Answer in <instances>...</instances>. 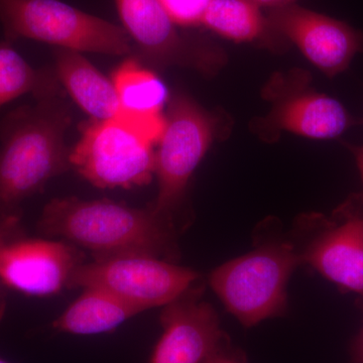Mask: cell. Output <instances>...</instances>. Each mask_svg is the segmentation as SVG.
Segmentation results:
<instances>
[{"label": "cell", "instance_id": "22", "mask_svg": "<svg viewBox=\"0 0 363 363\" xmlns=\"http://www.w3.org/2000/svg\"><path fill=\"white\" fill-rule=\"evenodd\" d=\"M359 307L363 313V298L359 301ZM352 363H363V325L352 346Z\"/></svg>", "mask_w": 363, "mask_h": 363}, {"label": "cell", "instance_id": "8", "mask_svg": "<svg viewBox=\"0 0 363 363\" xmlns=\"http://www.w3.org/2000/svg\"><path fill=\"white\" fill-rule=\"evenodd\" d=\"M267 20L272 32L297 45L306 58L328 77L345 71L363 50L362 32L296 4L269 9Z\"/></svg>", "mask_w": 363, "mask_h": 363}, {"label": "cell", "instance_id": "12", "mask_svg": "<svg viewBox=\"0 0 363 363\" xmlns=\"http://www.w3.org/2000/svg\"><path fill=\"white\" fill-rule=\"evenodd\" d=\"M111 80L119 102L116 121L152 145L159 143L166 128L162 111L168 92L164 83L135 59L125 60Z\"/></svg>", "mask_w": 363, "mask_h": 363}, {"label": "cell", "instance_id": "11", "mask_svg": "<svg viewBox=\"0 0 363 363\" xmlns=\"http://www.w3.org/2000/svg\"><path fill=\"white\" fill-rule=\"evenodd\" d=\"M341 222L328 227L307 247L309 264L341 290L363 296V210L358 197L339 210Z\"/></svg>", "mask_w": 363, "mask_h": 363}, {"label": "cell", "instance_id": "16", "mask_svg": "<svg viewBox=\"0 0 363 363\" xmlns=\"http://www.w3.org/2000/svg\"><path fill=\"white\" fill-rule=\"evenodd\" d=\"M140 310L104 289L87 286L54 323L56 330L76 335L113 331Z\"/></svg>", "mask_w": 363, "mask_h": 363}, {"label": "cell", "instance_id": "26", "mask_svg": "<svg viewBox=\"0 0 363 363\" xmlns=\"http://www.w3.org/2000/svg\"><path fill=\"white\" fill-rule=\"evenodd\" d=\"M0 363H9V362H6V360L1 359V358H0Z\"/></svg>", "mask_w": 363, "mask_h": 363}, {"label": "cell", "instance_id": "13", "mask_svg": "<svg viewBox=\"0 0 363 363\" xmlns=\"http://www.w3.org/2000/svg\"><path fill=\"white\" fill-rule=\"evenodd\" d=\"M123 28L143 54L161 62L189 59L191 48L159 0H116Z\"/></svg>", "mask_w": 363, "mask_h": 363}, {"label": "cell", "instance_id": "3", "mask_svg": "<svg viewBox=\"0 0 363 363\" xmlns=\"http://www.w3.org/2000/svg\"><path fill=\"white\" fill-rule=\"evenodd\" d=\"M302 264L290 243H267L215 269L209 283L227 311L252 327L285 313L289 279Z\"/></svg>", "mask_w": 363, "mask_h": 363}, {"label": "cell", "instance_id": "14", "mask_svg": "<svg viewBox=\"0 0 363 363\" xmlns=\"http://www.w3.org/2000/svg\"><path fill=\"white\" fill-rule=\"evenodd\" d=\"M277 128L305 138H337L350 128L351 117L340 102L316 92L298 93L278 104L271 116Z\"/></svg>", "mask_w": 363, "mask_h": 363}, {"label": "cell", "instance_id": "23", "mask_svg": "<svg viewBox=\"0 0 363 363\" xmlns=\"http://www.w3.org/2000/svg\"><path fill=\"white\" fill-rule=\"evenodd\" d=\"M259 7H269V9H278L295 4L297 0H250Z\"/></svg>", "mask_w": 363, "mask_h": 363}, {"label": "cell", "instance_id": "15", "mask_svg": "<svg viewBox=\"0 0 363 363\" xmlns=\"http://www.w3.org/2000/svg\"><path fill=\"white\" fill-rule=\"evenodd\" d=\"M56 75L76 104L94 118L116 119L119 102L116 86L80 52L59 48L55 52Z\"/></svg>", "mask_w": 363, "mask_h": 363}, {"label": "cell", "instance_id": "18", "mask_svg": "<svg viewBox=\"0 0 363 363\" xmlns=\"http://www.w3.org/2000/svg\"><path fill=\"white\" fill-rule=\"evenodd\" d=\"M59 92L51 71L35 70L9 40L0 43V108L28 93L39 97Z\"/></svg>", "mask_w": 363, "mask_h": 363}, {"label": "cell", "instance_id": "21", "mask_svg": "<svg viewBox=\"0 0 363 363\" xmlns=\"http://www.w3.org/2000/svg\"><path fill=\"white\" fill-rule=\"evenodd\" d=\"M18 217L0 219V247H4L9 241L20 238V225Z\"/></svg>", "mask_w": 363, "mask_h": 363}, {"label": "cell", "instance_id": "6", "mask_svg": "<svg viewBox=\"0 0 363 363\" xmlns=\"http://www.w3.org/2000/svg\"><path fill=\"white\" fill-rule=\"evenodd\" d=\"M152 147L116 119L95 121L70 150V164L96 187H138L149 184L156 171Z\"/></svg>", "mask_w": 363, "mask_h": 363}, {"label": "cell", "instance_id": "24", "mask_svg": "<svg viewBox=\"0 0 363 363\" xmlns=\"http://www.w3.org/2000/svg\"><path fill=\"white\" fill-rule=\"evenodd\" d=\"M353 154L357 159V166L359 168L360 174H362L363 180V147H353Z\"/></svg>", "mask_w": 363, "mask_h": 363}, {"label": "cell", "instance_id": "9", "mask_svg": "<svg viewBox=\"0 0 363 363\" xmlns=\"http://www.w3.org/2000/svg\"><path fill=\"white\" fill-rule=\"evenodd\" d=\"M83 264L82 253L64 241L14 238L0 247V281L35 297L61 292Z\"/></svg>", "mask_w": 363, "mask_h": 363}, {"label": "cell", "instance_id": "20", "mask_svg": "<svg viewBox=\"0 0 363 363\" xmlns=\"http://www.w3.org/2000/svg\"><path fill=\"white\" fill-rule=\"evenodd\" d=\"M204 363H247L240 350H235L226 341L216 352L213 353Z\"/></svg>", "mask_w": 363, "mask_h": 363}, {"label": "cell", "instance_id": "10", "mask_svg": "<svg viewBox=\"0 0 363 363\" xmlns=\"http://www.w3.org/2000/svg\"><path fill=\"white\" fill-rule=\"evenodd\" d=\"M201 291L193 286L164 306V331L150 363H204L228 341L214 308L200 298Z\"/></svg>", "mask_w": 363, "mask_h": 363}, {"label": "cell", "instance_id": "1", "mask_svg": "<svg viewBox=\"0 0 363 363\" xmlns=\"http://www.w3.org/2000/svg\"><path fill=\"white\" fill-rule=\"evenodd\" d=\"M38 227L40 233L90 250L95 259L147 255L171 262L179 252L172 219L152 207L58 198L45 205Z\"/></svg>", "mask_w": 363, "mask_h": 363}, {"label": "cell", "instance_id": "25", "mask_svg": "<svg viewBox=\"0 0 363 363\" xmlns=\"http://www.w3.org/2000/svg\"><path fill=\"white\" fill-rule=\"evenodd\" d=\"M4 286H6L0 281V320L4 317L6 306V292H4Z\"/></svg>", "mask_w": 363, "mask_h": 363}, {"label": "cell", "instance_id": "7", "mask_svg": "<svg viewBox=\"0 0 363 363\" xmlns=\"http://www.w3.org/2000/svg\"><path fill=\"white\" fill-rule=\"evenodd\" d=\"M214 130V119L202 107L183 95L173 98L156 152L159 191L152 208L157 213L172 219L191 176L211 145Z\"/></svg>", "mask_w": 363, "mask_h": 363}, {"label": "cell", "instance_id": "4", "mask_svg": "<svg viewBox=\"0 0 363 363\" xmlns=\"http://www.w3.org/2000/svg\"><path fill=\"white\" fill-rule=\"evenodd\" d=\"M6 40L25 39L76 52L121 56L130 52L123 28L59 0H0Z\"/></svg>", "mask_w": 363, "mask_h": 363}, {"label": "cell", "instance_id": "5", "mask_svg": "<svg viewBox=\"0 0 363 363\" xmlns=\"http://www.w3.org/2000/svg\"><path fill=\"white\" fill-rule=\"evenodd\" d=\"M199 274L147 255H123L82 264L69 288L104 289L140 312L164 307L194 286Z\"/></svg>", "mask_w": 363, "mask_h": 363}, {"label": "cell", "instance_id": "19", "mask_svg": "<svg viewBox=\"0 0 363 363\" xmlns=\"http://www.w3.org/2000/svg\"><path fill=\"white\" fill-rule=\"evenodd\" d=\"M176 26H201L211 0H159Z\"/></svg>", "mask_w": 363, "mask_h": 363}, {"label": "cell", "instance_id": "17", "mask_svg": "<svg viewBox=\"0 0 363 363\" xmlns=\"http://www.w3.org/2000/svg\"><path fill=\"white\" fill-rule=\"evenodd\" d=\"M201 26L234 42H252L272 32L260 7L250 0H211Z\"/></svg>", "mask_w": 363, "mask_h": 363}, {"label": "cell", "instance_id": "2", "mask_svg": "<svg viewBox=\"0 0 363 363\" xmlns=\"http://www.w3.org/2000/svg\"><path fill=\"white\" fill-rule=\"evenodd\" d=\"M37 98L4 119L0 147V219L18 217L21 203L70 168L65 143L72 116L59 93Z\"/></svg>", "mask_w": 363, "mask_h": 363}]
</instances>
